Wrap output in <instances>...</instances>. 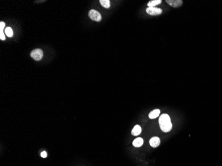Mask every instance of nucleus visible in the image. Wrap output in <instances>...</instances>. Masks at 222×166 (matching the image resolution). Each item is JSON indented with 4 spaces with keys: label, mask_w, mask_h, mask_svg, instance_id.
Masks as SVG:
<instances>
[{
    "label": "nucleus",
    "mask_w": 222,
    "mask_h": 166,
    "mask_svg": "<svg viewBox=\"0 0 222 166\" xmlns=\"http://www.w3.org/2000/svg\"><path fill=\"white\" fill-rule=\"evenodd\" d=\"M43 50L39 49L33 50H32V53H31V57H32L33 59L35 61L41 60V59L43 58Z\"/></svg>",
    "instance_id": "7ed1b4c3"
},
{
    "label": "nucleus",
    "mask_w": 222,
    "mask_h": 166,
    "mask_svg": "<svg viewBox=\"0 0 222 166\" xmlns=\"http://www.w3.org/2000/svg\"><path fill=\"white\" fill-rule=\"evenodd\" d=\"M159 125L162 131L164 132H170L172 128V124L171 122V119L169 115L167 114H163L159 118Z\"/></svg>",
    "instance_id": "f257e3e1"
},
{
    "label": "nucleus",
    "mask_w": 222,
    "mask_h": 166,
    "mask_svg": "<svg viewBox=\"0 0 222 166\" xmlns=\"http://www.w3.org/2000/svg\"><path fill=\"white\" fill-rule=\"evenodd\" d=\"M5 26V24L4 22L1 21V23H0V31H4Z\"/></svg>",
    "instance_id": "4468645a"
},
{
    "label": "nucleus",
    "mask_w": 222,
    "mask_h": 166,
    "mask_svg": "<svg viewBox=\"0 0 222 166\" xmlns=\"http://www.w3.org/2000/svg\"><path fill=\"white\" fill-rule=\"evenodd\" d=\"M41 156L43 157V158H45V157H47V154L45 151H43V152H41Z\"/></svg>",
    "instance_id": "2eb2a0df"
},
{
    "label": "nucleus",
    "mask_w": 222,
    "mask_h": 166,
    "mask_svg": "<svg viewBox=\"0 0 222 166\" xmlns=\"http://www.w3.org/2000/svg\"><path fill=\"white\" fill-rule=\"evenodd\" d=\"M166 1L173 7H178L183 4L182 0H166Z\"/></svg>",
    "instance_id": "39448f33"
},
{
    "label": "nucleus",
    "mask_w": 222,
    "mask_h": 166,
    "mask_svg": "<svg viewBox=\"0 0 222 166\" xmlns=\"http://www.w3.org/2000/svg\"><path fill=\"white\" fill-rule=\"evenodd\" d=\"M143 143H144V140H143L142 137H137L133 142V146L136 148L140 147V146L143 145Z\"/></svg>",
    "instance_id": "6e6552de"
},
{
    "label": "nucleus",
    "mask_w": 222,
    "mask_h": 166,
    "mask_svg": "<svg viewBox=\"0 0 222 166\" xmlns=\"http://www.w3.org/2000/svg\"><path fill=\"white\" fill-rule=\"evenodd\" d=\"M160 143V139L158 137H153L150 140V145L152 148H157Z\"/></svg>",
    "instance_id": "423d86ee"
},
{
    "label": "nucleus",
    "mask_w": 222,
    "mask_h": 166,
    "mask_svg": "<svg viewBox=\"0 0 222 166\" xmlns=\"http://www.w3.org/2000/svg\"><path fill=\"white\" fill-rule=\"evenodd\" d=\"M147 13L150 15H158L162 13V10L158 7H148Z\"/></svg>",
    "instance_id": "20e7f679"
},
{
    "label": "nucleus",
    "mask_w": 222,
    "mask_h": 166,
    "mask_svg": "<svg viewBox=\"0 0 222 166\" xmlns=\"http://www.w3.org/2000/svg\"><path fill=\"white\" fill-rule=\"evenodd\" d=\"M142 132V128L139 125H136L133 128V130H132L131 132V134L132 135H133V136H138V135L141 133Z\"/></svg>",
    "instance_id": "1a4fd4ad"
},
{
    "label": "nucleus",
    "mask_w": 222,
    "mask_h": 166,
    "mask_svg": "<svg viewBox=\"0 0 222 166\" xmlns=\"http://www.w3.org/2000/svg\"><path fill=\"white\" fill-rule=\"evenodd\" d=\"M5 33L8 37H12L13 35V30L11 27H7L5 29Z\"/></svg>",
    "instance_id": "f8f14e48"
},
{
    "label": "nucleus",
    "mask_w": 222,
    "mask_h": 166,
    "mask_svg": "<svg viewBox=\"0 0 222 166\" xmlns=\"http://www.w3.org/2000/svg\"><path fill=\"white\" fill-rule=\"evenodd\" d=\"M99 2L100 4L105 8H109L111 6V3L109 0H100Z\"/></svg>",
    "instance_id": "9b49d317"
},
{
    "label": "nucleus",
    "mask_w": 222,
    "mask_h": 166,
    "mask_svg": "<svg viewBox=\"0 0 222 166\" xmlns=\"http://www.w3.org/2000/svg\"><path fill=\"white\" fill-rule=\"evenodd\" d=\"M160 114V110L159 109H155L150 112L148 116L150 119H155L156 118H158V116Z\"/></svg>",
    "instance_id": "0eeeda50"
},
{
    "label": "nucleus",
    "mask_w": 222,
    "mask_h": 166,
    "mask_svg": "<svg viewBox=\"0 0 222 166\" xmlns=\"http://www.w3.org/2000/svg\"><path fill=\"white\" fill-rule=\"evenodd\" d=\"M0 39L2 41H4L5 39V37L4 33V31H0Z\"/></svg>",
    "instance_id": "ddd939ff"
},
{
    "label": "nucleus",
    "mask_w": 222,
    "mask_h": 166,
    "mask_svg": "<svg viewBox=\"0 0 222 166\" xmlns=\"http://www.w3.org/2000/svg\"><path fill=\"white\" fill-rule=\"evenodd\" d=\"M89 16L92 20L97 22L100 21L101 19H102V17H101L100 13L99 12H98L97 10H91L89 12Z\"/></svg>",
    "instance_id": "f03ea898"
},
{
    "label": "nucleus",
    "mask_w": 222,
    "mask_h": 166,
    "mask_svg": "<svg viewBox=\"0 0 222 166\" xmlns=\"http://www.w3.org/2000/svg\"><path fill=\"white\" fill-rule=\"evenodd\" d=\"M161 2V0H152V1H150L148 3V7H154L160 4Z\"/></svg>",
    "instance_id": "9d476101"
}]
</instances>
